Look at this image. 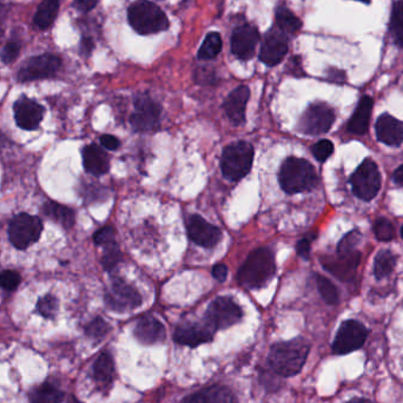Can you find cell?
I'll list each match as a JSON object with an SVG mask.
<instances>
[{
    "label": "cell",
    "instance_id": "44",
    "mask_svg": "<svg viewBox=\"0 0 403 403\" xmlns=\"http://www.w3.org/2000/svg\"><path fill=\"white\" fill-rule=\"evenodd\" d=\"M312 238H302L298 243H297L296 250L297 253L301 257H303L305 260H308L309 253H310V248H312Z\"/></svg>",
    "mask_w": 403,
    "mask_h": 403
},
{
    "label": "cell",
    "instance_id": "21",
    "mask_svg": "<svg viewBox=\"0 0 403 403\" xmlns=\"http://www.w3.org/2000/svg\"><path fill=\"white\" fill-rule=\"evenodd\" d=\"M134 337L143 344L161 343L165 340V327L152 316L142 317L134 327Z\"/></svg>",
    "mask_w": 403,
    "mask_h": 403
},
{
    "label": "cell",
    "instance_id": "19",
    "mask_svg": "<svg viewBox=\"0 0 403 403\" xmlns=\"http://www.w3.org/2000/svg\"><path fill=\"white\" fill-rule=\"evenodd\" d=\"M361 253L355 250L350 253H337L335 260L323 262L325 269L334 274L337 278L349 281L355 276L356 269L360 265Z\"/></svg>",
    "mask_w": 403,
    "mask_h": 403
},
{
    "label": "cell",
    "instance_id": "4",
    "mask_svg": "<svg viewBox=\"0 0 403 403\" xmlns=\"http://www.w3.org/2000/svg\"><path fill=\"white\" fill-rule=\"evenodd\" d=\"M127 17L131 26L141 35H151L164 31L169 20L162 10L147 0H138L131 5Z\"/></svg>",
    "mask_w": 403,
    "mask_h": 403
},
{
    "label": "cell",
    "instance_id": "45",
    "mask_svg": "<svg viewBox=\"0 0 403 403\" xmlns=\"http://www.w3.org/2000/svg\"><path fill=\"white\" fill-rule=\"evenodd\" d=\"M100 143H102V145L104 147H107V150H116V149H118L119 147V143L118 139L114 137V136H111V134H104L100 137Z\"/></svg>",
    "mask_w": 403,
    "mask_h": 403
},
{
    "label": "cell",
    "instance_id": "9",
    "mask_svg": "<svg viewBox=\"0 0 403 403\" xmlns=\"http://www.w3.org/2000/svg\"><path fill=\"white\" fill-rule=\"evenodd\" d=\"M243 316L240 305L230 297H218L206 310V323L214 330L226 329L238 323Z\"/></svg>",
    "mask_w": 403,
    "mask_h": 403
},
{
    "label": "cell",
    "instance_id": "52",
    "mask_svg": "<svg viewBox=\"0 0 403 403\" xmlns=\"http://www.w3.org/2000/svg\"><path fill=\"white\" fill-rule=\"evenodd\" d=\"M357 1H361V3H364V4H369L372 0H357Z\"/></svg>",
    "mask_w": 403,
    "mask_h": 403
},
{
    "label": "cell",
    "instance_id": "20",
    "mask_svg": "<svg viewBox=\"0 0 403 403\" xmlns=\"http://www.w3.org/2000/svg\"><path fill=\"white\" fill-rule=\"evenodd\" d=\"M376 137L389 147H400L403 142V123L384 114L376 122Z\"/></svg>",
    "mask_w": 403,
    "mask_h": 403
},
{
    "label": "cell",
    "instance_id": "12",
    "mask_svg": "<svg viewBox=\"0 0 403 403\" xmlns=\"http://www.w3.org/2000/svg\"><path fill=\"white\" fill-rule=\"evenodd\" d=\"M105 303L114 312H132L142 305V296L137 289L117 278L105 294Z\"/></svg>",
    "mask_w": 403,
    "mask_h": 403
},
{
    "label": "cell",
    "instance_id": "47",
    "mask_svg": "<svg viewBox=\"0 0 403 403\" xmlns=\"http://www.w3.org/2000/svg\"><path fill=\"white\" fill-rule=\"evenodd\" d=\"M213 276L217 280L218 282H224L228 276V268L224 265H216L213 269Z\"/></svg>",
    "mask_w": 403,
    "mask_h": 403
},
{
    "label": "cell",
    "instance_id": "8",
    "mask_svg": "<svg viewBox=\"0 0 403 403\" xmlns=\"http://www.w3.org/2000/svg\"><path fill=\"white\" fill-rule=\"evenodd\" d=\"M335 122V112L324 103H314L305 111L298 123V130L308 136H319L330 130Z\"/></svg>",
    "mask_w": 403,
    "mask_h": 403
},
{
    "label": "cell",
    "instance_id": "36",
    "mask_svg": "<svg viewBox=\"0 0 403 403\" xmlns=\"http://www.w3.org/2000/svg\"><path fill=\"white\" fill-rule=\"evenodd\" d=\"M109 330H110V325L102 317H97L95 320L91 321L85 328L87 335L89 337H91V339H95V340L103 339L104 336L109 332Z\"/></svg>",
    "mask_w": 403,
    "mask_h": 403
},
{
    "label": "cell",
    "instance_id": "18",
    "mask_svg": "<svg viewBox=\"0 0 403 403\" xmlns=\"http://www.w3.org/2000/svg\"><path fill=\"white\" fill-rule=\"evenodd\" d=\"M44 109L32 99L20 98L15 104L17 125L24 130H35L43 119Z\"/></svg>",
    "mask_w": 403,
    "mask_h": 403
},
{
    "label": "cell",
    "instance_id": "13",
    "mask_svg": "<svg viewBox=\"0 0 403 403\" xmlns=\"http://www.w3.org/2000/svg\"><path fill=\"white\" fill-rule=\"evenodd\" d=\"M161 118V107L149 96H138L134 100V112L130 123L134 130L143 132L157 127Z\"/></svg>",
    "mask_w": 403,
    "mask_h": 403
},
{
    "label": "cell",
    "instance_id": "25",
    "mask_svg": "<svg viewBox=\"0 0 403 403\" xmlns=\"http://www.w3.org/2000/svg\"><path fill=\"white\" fill-rule=\"evenodd\" d=\"M373 99L369 96H364L360 103L356 107L352 118L348 123L349 132L355 134H364L369 127L372 116Z\"/></svg>",
    "mask_w": 403,
    "mask_h": 403
},
{
    "label": "cell",
    "instance_id": "1",
    "mask_svg": "<svg viewBox=\"0 0 403 403\" xmlns=\"http://www.w3.org/2000/svg\"><path fill=\"white\" fill-rule=\"evenodd\" d=\"M310 346L305 339H294L274 344L269 352V364L277 375L292 377L302 370Z\"/></svg>",
    "mask_w": 403,
    "mask_h": 403
},
{
    "label": "cell",
    "instance_id": "33",
    "mask_svg": "<svg viewBox=\"0 0 403 403\" xmlns=\"http://www.w3.org/2000/svg\"><path fill=\"white\" fill-rule=\"evenodd\" d=\"M278 28L285 33H295L301 28V20L289 8H278L276 11Z\"/></svg>",
    "mask_w": 403,
    "mask_h": 403
},
{
    "label": "cell",
    "instance_id": "41",
    "mask_svg": "<svg viewBox=\"0 0 403 403\" xmlns=\"http://www.w3.org/2000/svg\"><path fill=\"white\" fill-rule=\"evenodd\" d=\"M19 283L20 276L16 271L5 270V271L0 274V287L5 289V290H8V292L15 290L19 285Z\"/></svg>",
    "mask_w": 403,
    "mask_h": 403
},
{
    "label": "cell",
    "instance_id": "5",
    "mask_svg": "<svg viewBox=\"0 0 403 403\" xmlns=\"http://www.w3.org/2000/svg\"><path fill=\"white\" fill-rule=\"evenodd\" d=\"M253 161V147L247 142L230 144L223 151L222 172L229 181L238 182L249 174Z\"/></svg>",
    "mask_w": 403,
    "mask_h": 403
},
{
    "label": "cell",
    "instance_id": "39",
    "mask_svg": "<svg viewBox=\"0 0 403 403\" xmlns=\"http://www.w3.org/2000/svg\"><path fill=\"white\" fill-rule=\"evenodd\" d=\"M361 241V233L359 230H352L347 233L337 245V253H350L357 249V245Z\"/></svg>",
    "mask_w": 403,
    "mask_h": 403
},
{
    "label": "cell",
    "instance_id": "34",
    "mask_svg": "<svg viewBox=\"0 0 403 403\" xmlns=\"http://www.w3.org/2000/svg\"><path fill=\"white\" fill-rule=\"evenodd\" d=\"M316 283L321 296H322V298H323L324 302H325L327 305H335L339 303L340 295H339L337 289H336L335 285H334V283H332L330 280H328L327 277L317 275Z\"/></svg>",
    "mask_w": 403,
    "mask_h": 403
},
{
    "label": "cell",
    "instance_id": "42",
    "mask_svg": "<svg viewBox=\"0 0 403 403\" xmlns=\"http://www.w3.org/2000/svg\"><path fill=\"white\" fill-rule=\"evenodd\" d=\"M20 44L17 42H10L6 44V46L3 48V51L0 53V60L5 64H11L17 60V57L19 55Z\"/></svg>",
    "mask_w": 403,
    "mask_h": 403
},
{
    "label": "cell",
    "instance_id": "28",
    "mask_svg": "<svg viewBox=\"0 0 403 403\" xmlns=\"http://www.w3.org/2000/svg\"><path fill=\"white\" fill-rule=\"evenodd\" d=\"M60 8V0H43L35 15V25L40 30H46L55 21Z\"/></svg>",
    "mask_w": 403,
    "mask_h": 403
},
{
    "label": "cell",
    "instance_id": "53",
    "mask_svg": "<svg viewBox=\"0 0 403 403\" xmlns=\"http://www.w3.org/2000/svg\"><path fill=\"white\" fill-rule=\"evenodd\" d=\"M401 236H402V238H403V226H402V230H401Z\"/></svg>",
    "mask_w": 403,
    "mask_h": 403
},
{
    "label": "cell",
    "instance_id": "49",
    "mask_svg": "<svg viewBox=\"0 0 403 403\" xmlns=\"http://www.w3.org/2000/svg\"><path fill=\"white\" fill-rule=\"evenodd\" d=\"M393 181L397 184V186H403V164L399 166L394 174H393Z\"/></svg>",
    "mask_w": 403,
    "mask_h": 403
},
{
    "label": "cell",
    "instance_id": "23",
    "mask_svg": "<svg viewBox=\"0 0 403 403\" xmlns=\"http://www.w3.org/2000/svg\"><path fill=\"white\" fill-rule=\"evenodd\" d=\"M179 403H238L233 391L224 386H213L190 394Z\"/></svg>",
    "mask_w": 403,
    "mask_h": 403
},
{
    "label": "cell",
    "instance_id": "6",
    "mask_svg": "<svg viewBox=\"0 0 403 403\" xmlns=\"http://www.w3.org/2000/svg\"><path fill=\"white\" fill-rule=\"evenodd\" d=\"M352 191L364 201L375 197L381 188V174L376 163L372 159H364L350 178Z\"/></svg>",
    "mask_w": 403,
    "mask_h": 403
},
{
    "label": "cell",
    "instance_id": "43",
    "mask_svg": "<svg viewBox=\"0 0 403 403\" xmlns=\"http://www.w3.org/2000/svg\"><path fill=\"white\" fill-rule=\"evenodd\" d=\"M93 241L97 245L111 244L115 242V231L111 226H104L95 233Z\"/></svg>",
    "mask_w": 403,
    "mask_h": 403
},
{
    "label": "cell",
    "instance_id": "3",
    "mask_svg": "<svg viewBox=\"0 0 403 403\" xmlns=\"http://www.w3.org/2000/svg\"><path fill=\"white\" fill-rule=\"evenodd\" d=\"M280 184L287 194L310 191L317 186L315 168L305 159L290 157L285 159L280 170Z\"/></svg>",
    "mask_w": 403,
    "mask_h": 403
},
{
    "label": "cell",
    "instance_id": "2",
    "mask_svg": "<svg viewBox=\"0 0 403 403\" xmlns=\"http://www.w3.org/2000/svg\"><path fill=\"white\" fill-rule=\"evenodd\" d=\"M275 274V260L268 248L253 250L238 271V280L247 289L262 288Z\"/></svg>",
    "mask_w": 403,
    "mask_h": 403
},
{
    "label": "cell",
    "instance_id": "27",
    "mask_svg": "<svg viewBox=\"0 0 403 403\" xmlns=\"http://www.w3.org/2000/svg\"><path fill=\"white\" fill-rule=\"evenodd\" d=\"M42 211L45 216L60 223L65 229H71L75 226V213L67 206L58 204L55 202H46L42 208Z\"/></svg>",
    "mask_w": 403,
    "mask_h": 403
},
{
    "label": "cell",
    "instance_id": "16",
    "mask_svg": "<svg viewBox=\"0 0 403 403\" xmlns=\"http://www.w3.org/2000/svg\"><path fill=\"white\" fill-rule=\"evenodd\" d=\"M260 40V33L253 25L245 24L238 26L233 33L231 50L240 60L251 58Z\"/></svg>",
    "mask_w": 403,
    "mask_h": 403
},
{
    "label": "cell",
    "instance_id": "22",
    "mask_svg": "<svg viewBox=\"0 0 403 403\" xmlns=\"http://www.w3.org/2000/svg\"><path fill=\"white\" fill-rule=\"evenodd\" d=\"M250 98V90L247 87H238L226 97L224 110L233 125H242L245 119V107Z\"/></svg>",
    "mask_w": 403,
    "mask_h": 403
},
{
    "label": "cell",
    "instance_id": "51",
    "mask_svg": "<svg viewBox=\"0 0 403 403\" xmlns=\"http://www.w3.org/2000/svg\"><path fill=\"white\" fill-rule=\"evenodd\" d=\"M347 403H372V402H370V401H368V400L366 399H357V397H356V399L350 400V401H349V402Z\"/></svg>",
    "mask_w": 403,
    "mask_h": 403
},
{
    "label": "cell",
    "instance_id": "40",
    "mask_svg": "<svg viewBox=\"0 0 403 403\" xmlns=\"http://www.w3.org/2000/svg\"><path fill=\"white\" fill-rule=\"evenodd\" d=\"M334 152V144L328 139H322L312 147V154L319 162H325Z\"/></svg>",
    "mask_w": 403,
    "mask_h": 403
},
{
    "label": "cell",
    "instance_id": "38",
    "mask_svg": "<svg viewBox=\"0 0 403 403\" xmlns=\"http://www.w3.org/2000/svg\"><path fill=\"white\" fill-rule=\"evenodd\" d=\"M37 308L44 317L53 319L57 314V310H58V300L52 295H46L43 298H40Z\"/></svg>",
    "mask_w": 403,
    "mask_h": 403
},
{
    "label": "cell",
    "instance_id": "50",
    "mask_svg": "<svg viewBox=\"0 0 403 403\" xmlns=\"http://www.w3.org/2000/svg\"><path fill=\"white\" fill-rule=\"evenodd\" d=\"M6 142H8V139L5 138L4 134L0 132V151L4 149L5 145H6Z\"/></svg>",
    "mask_w": 403,
    "mask_h": 403
},
{
    "label": "cell",
    "instance_id": "15",
    "mask_svg": "<svg viewBox=\"0 0 403 403\" xmlns=\"http://www.w3.org/2000/svg\"><path fill=\"white\" fill-rule=\"evenodd\" d=\"M288 52V38L285 33L278 30H271L267 33L265 42L262 44L260 58L269 66H274L281 63L282 60Z\"/></svg>",
    "mask_w": 403,
    "mask_h": 403
},
{
    "label": "cell",
    "instance_id": "10",
    "mask_svg": "<svg viewBox=\"0 0 403 403\" xmlns=\"http://www.w3.org/2000/svg\"><path fill=\"white\" fill-rule=\"evenodd\" d=\"M367 336V328L361 322L355 320L344 321L336 334L332 352L336 355H346L355 352L364 346Z\"/></svg>",
    "mask_w": 403,
    "mask_h": 403
},
{
    "label": "cell",
    "instance_id": "48",
    "mask_svg": "<svg viewBox=\"0 0 403 403\" xmlns=\"http://www.w3.org/2000/svg\"><path fill=\"white\" fill-rule=\"evenodd\" d=\"M329 80H334L336 83H342L346 80V75L343 72L339 71V70H332L329 73Z\"/></svg>",
    "mask_w": 403,
    "mask_h": 403
},
{
    "label": "cell",
    "instance_id": "31",
    "mask_svg": "<svg viewBox=\"0 0 403 403\" xmlns=\"http://www.w3.org/2000/svg\"><path fill=\"white\" fill-rule=\"evenodd\" d=\"M391 36L400 48H403V0L396 1L393 6L391 18Z\"/></svg>",
    "mask_w": 403,
    "mask_h": 403
},
{
    "label": "cell",
    "instance_id": "35",
    "mask_svg": "<svg viewBox=\"0 0 403 403\" xmlns=\"http://www.w3.org/2000/svg\"><path fill=\"white\" fill-rule=\"evenodd\" d=\"M373 230L379 241L389 242L395 238V226L388 218L379 217L375 220Z\"/></svg>",
    "mask_w": 403,
    "mask_h": 403
},
{
    "label": "cell",
    "instance_id": "11",
    "mask_svg": "<svg viewBox=\"0 0 403 403\" xmlns=\"http://www.w3.org/2000/svg\"><path fill=\"white\" fill-rule=\"evenodd\" d=\"M62 60L60 57L51 53L32 57L20 67L17 78L19 82L45 80L55 75L60 70Z\"/></svg>",
    "mask_w": 403,
    "mask_h": 403
},
{
    "label": "cell",
    "instance_id": "7",
    "mask_svg": "<svg viewBox=\"0 0 403 403\" xmlns=\"http://www.w3.org/2000/svg\"><path fill=\"white\" fill-rule=\"evenodd\" d=\"M42 230L43 224L39 218L31 215L20 214L10 223L8 236L17 249L24 250L39 240Z\"/></svg>",
    "mask_w": 403,
    "mask_h": 403
},
{
    "label": "cell",
    "instance_id": "24",
    "mask_svg": "<svg viewBox=\"0 0 403 403\" xmlns=\"http://www.w3.org/2000/svg\"><path fill=\"white\" fill-rule=\"evenodd\" d=\"M83 163L85 170L95 176L107 174L110 168L109 159L100 147L95 144L87 145L83 150Z\"/></svg>",
    "mask_w": 403,
    "mask_h": 403
},
{
    "label": "cell",
    "instance_id": "32",
    "mask_svg": "<svg viewBox=\"0 0 403 403\" xmlns=\"http://www.w3.org/2000/svg\"><path fill=\"white\" fill-rule=\"evenodd\" d=\"M222 50V39L217 32H210L198 51L199 60H213Z\"/></svg>",
    "mask_w": 403,
    "mask_h": 403
},
{
    "label": "cell",
    "instance_id": "29",
    "mask_svg": "<svg viewBox=\"0 0 403 403\" xmlns=\"http://www.w3.org/2000/svg\"><path fill=\"white\" fill-rule=\"evenodd\" d=\"M64 394L58 388L50 384H44L30 394L31 403H60Z\"/></svg>",
    "mask_w": 403,
    "mask_h": 403
},
{
    "label": "cell",
    "instance_id": "37",
    "mask_svg": "<svg viewBox=\"0 0 403 403\" xmlns=\"http://www.w3.org/2000/svg\"><path fill=\"white\" fill-rule=\"evenodd\" d=\"M107 248L104 253L102 265L105 270H112L119 262L122 261V253L119 251L118 245L115 242L107 245Z\"/></svg>",
    "mask_w": 403,
    "mask_h": 403
},
{
    "label": "cell",
    "instance_id": "46",
    "mask_svg": "<svg viewBox=\"0 0 403 403\" xmlns=\"http://www.w3.org/2000/svg\"><path fill=\"white\" fill-rule=\"evenodd\" d=\"M99 0H75V8L82 12H89L98 4Z\"/></svg>",
    "mask_w": 403,
    "mask_h": 403
},
{
    "label": "cell",
    "instance_id": "14",
    "mask_svg": "<svg viewBox=\"0 0 403 403\" xmlns=\"http://www.w3.org/2000/svg\"><path fill=\"white\" fill-rule=\"evenodd\" d=\"M190 240L203 248H214L221 241L222 231L204 218L194 215L186 221Z\"/></svg>",
    "mask_w": 403,
    "mask_h": 403
},
{
    "label": "cell",
    "instance_id": "30",
    "mask_svg": "<svg viewBox=\"0 0 403 403\" xmlns=\"http://www.w3.org/2000/svg\"><path fill=\"white\" fill-rule=\"evenodd\" d=\"M396 265V256L389 250H381L374 261V275L377 280H382L391 275Z\"/></svg>",
    "mask_w": 403,
    "mask_h": 403
},
{
    "label": "cell",
    "instance_id": "17",
    "mask_svg": "<svg viewBox=\"0 0 403 403\" xmlns=\"http://www.w3.org/2000/svg\"><path fill=\"white\" fill-rule=\"evenodd\" d=\"M214 329L209 324L206 325L199 323L181 324L174 330V340L178 344L189 346L191 348H196L201 344L206 343L213 340Z\"/></svg>",
    "mask_w": 403,
    "mask_h": 403
},
{
    "label": "cell",
    "instance_id": "26",
    "mask_svg": "<svg viewBox=\"0 0 403 403\" xmlns=\"http://www.w3.org/2000/svg\"><path fill=\"white\" fill-rule=\"evenodd\" d=\"M93 379L102 388L111 387L115 379V364L109 352L98 356L93 364Z\"/></svg>",
    "mask_w": 403,
    "mask_h": 403
}]
</instances>
